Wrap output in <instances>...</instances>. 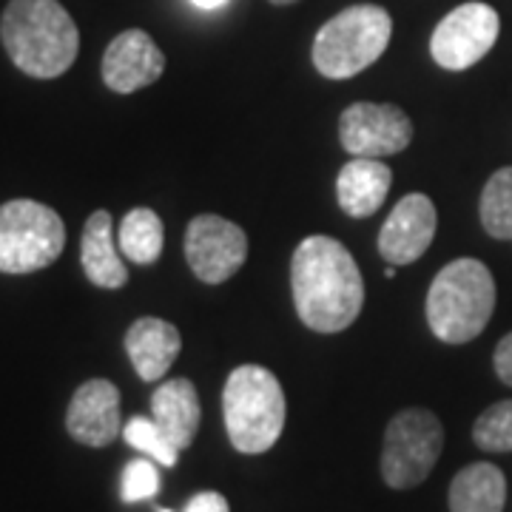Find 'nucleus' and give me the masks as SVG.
Instances as JSON below:
<instances>
[{"instance_id":"obj_1","label":"nucleus","mask_w":512,"mask_h":512,"mask_svg":"<svg viewBox=\"0 0 512 512\" xmlns=\"http://www.w3.org/2000/svg\"><path fill=\"white\" fill-rule=\"evenodd\" d=\"M291 291L299 319L316 333L348 330L365 305L356 259L339 239L313 234L293 251Z\"/></svg>"},{"instance_id":"obj_2","label":"nucleus","mask_w":512,"mask_h":512,"mask_svg":"<svg viewBox=\"0 0 512 512\" xmlns=\"http://www.w3.org/2000/svg\"><path fill=\"white\" fill-rule=\"evenodd\" d=\"M0 40L20 72L55 80L72 69L80 32L60 0H9L0 18Z\"/></svg>"},{"instance_id":"obj_3","label":"nucleus","mask_w":512,"mask_h":512,"mask_svg":"<svg viewBox=\"0 0 512 512\" xmlns=\"http://www.w3.org/2000/svg\"><path fill=\"white\" fill-rule=\"evenodd\" d=\"M495 311V279L478 259L461 256L444 265L427 291V325L444 345L481 336Z\"/></svg>"},{"instance_id":"obj_4","label":"nucleus","mask_w":512,"mask_h":512,"mask_svg":"<svg viewBox=\"0 0 512 512\" xmlns=\"http://www.w3.org/2000/svg\"><path fill=\"white\" fill-rule=\"evenodd\" d=\"M285 393L268 367L242 365L231 370L222 390V416L231 444L245 456L274 447L285 430Z\"/></svg>"},{"instance_id":"obj_5","label":"nucleus","mask_w":512,"mask_h":512,"mask_svg":"<svg viewBox=\"0 0 512 512\" xmlns=\"http://www.w3.org/2000/svg\"><path fill=\"white\" fill-rule=\"evenodd\" d=\"M393 37V20L376 3H359L330 18L313 40V66L322 77L350 80L373 66Z\"/></svg>"},{"instance_id":"obj_6","label":"nucleus","mask_w":512,"mask_h":512,"mask_svg":"<svg viewBox=\"0 0 512 512\" xmlns=\"http://www.w3.org/2000/svg\"><path fill=\"white\" fill-rule=\"evenodd\" d=\"M66 245V225L55 208L35 200L0 205V271L35 274L55 265Z\"/></svg>"},{"instance_id":"obj_7","label":"nucleus","mask_w":512,"mask_h":512,"mask_svg":"<svg viewBox=\"0 0 512 512\" xmlns=\"http://www.w3.org/2000/svg\"><path fill=\"white\" fill-rule=\"evenodd\" d=\"M444 447V427L436 413L410 407L396 413L382 444V478L393 490H413L433 473Z\"/></svg>"},{"instance_id":"obj_8","label":"nucleus","mask_w":512,"mask_h":512,"mask_svg":"<svg viewBox=\"0 0 512 512\" xmlns=\"http://www.w3.org/2000/svg\"><path fill=\"white\" fill-rule=\"evenodd\" d=\"M501 18L487 3L456 6L430 37V55L447 72H464L484 60L498 40Z\"/></svg>"},{"instance_id":"obj_9","label":"nucleus","mask_w":512,"mask_h":512,"mask_svg":"<svg viewBox=\"0 0 512 512\" xmlns=\"http://www.w3.org/2000/svg\"><path fill=\"white\" fill-rule=\"evenodd\" d=\"M185 259L194 276L205 285H222L248 259V234L237 222L200 214L185 231Z\"/></svg>"},{"instance_id":"obj_10","label":"nucleus","mask_w":512,"mask_h":512,"mask_svg":"<svg viewBox=\"0 0 512 512\" xmlns=\"http://www.w3.org/2000/svg\"><path fill=\"white\" fill-rule=\"evenodd\" d=\"M339 140L353 157H393L413 143V120L393 103H353L339 117Z\"/></svg>"},{"instance_id":"obj_11","label":"nucleus","mask_w":512,"mask_h":512,"mask_svg":"<svg viewBox=\"0 0 512 512\" xmlns=\"http://www.w3.org/2000/svg\"><path fill=\"white\" fill-rule=\"evenodd\" d=\"M439 211L427 194H407L396 202L390 217L379 231V254L387 265H410L427 254L436 239Z\"/></svg>"},{"instance_id":"obj_12","label":"nucleus","mask_w":512,"mask_h":512,"mask_svg":"<svg viewBox=\"0 0 512 512\" xmlns=\"http://www.w3.org/2000/svg\"><path fill=\"white\" fill-rule=\"evenodd\" d=\"M165 72V55L143 29H126L103 55V80L111 92L131 94L157 83Z\"/></svg>"},{"instance_id":"obj_13","label":"nucleus","mask_w":512,"mask_h":512,"mask_svg":"<svg viewBox=\"0 0 512 512\" xmlns=\"http://www.w3.org/2000/svg\"><path fill=\"white\" fill-rule=\"evenodd\" d=\"M66 430L86 447H106L120 433V390L109 379L80 384L66 410Z\"/></svg>"},{"instance_id":"obj_14","label":"nucleus","mask_w":512,"mask_h":512,"mask_svg":"<svg viewBox=\"0 0 512 512\" xmlns=\"http://www.w3.org/2000/svg\"><path fill=\"white\" fill-rule=\"evenodd\" d=\"M183 350V336L165 319L143 316L126 333V353L143 382H160Z\"/></svg>"},{"instance_id":"obj_15","label":"nucleus","mask_w":512,"mask_h":512,"mask_svg":"<svg viewBox=\"0 0 512 512\" xmlns=\"http://www.w3.org/2000/svg\"><path fill=\"white\" fill-rule=\"evenodd\" d=\"M390 185H393L390 165L373 157H353L350 163L342 165L336 177V200L345 214L365 220L382 208L390 194Z\"/></svg>"},{"instance_id":"obj_16","label":"nucleus","mask_w":512,"mask_h":512,"mask_svg":"<svg viewBox=\"0 0 512 512\" xmlns=\"http://www.w3.org/2000/svg\"><path fill=\"white\" fill-rule=\"evenodd\" d=\"M151 419L160 424L168 441L183 453L188 450L202 421L200 393L188 379H168L151 396Z\"/></svg>"},{"instance_id":"obj_17","label":"nucleus","mask_w":512,"mask_h":512,"mask_svg":"<svg viewBox=\"0 0 512 512\" xmlns=\"http://www.w3.org/2000/svg\"><path fill=\"white\" fill-rule=\"evenodd\" d=\"M80 262L89 282L106 291H117L128 282L123 256L114 248V222L109 211H94L86 220L83 239H80Z\"/></svg>"},{"instance_id":"obj_18","label":"nucleus","mask_w":512,"mask_h":512,"mask_svg":"<svg viewBox=\"0 0 512 512\" xmlns=\"http://www.w3.org/2000/svg\"><path fill=\"white\" fill-rule=\"evenodd\" d=\"M507 478L490 461L467 464L450 484V512H504Z\"/></svg>"},{"instance_id":"obj_19","label":"nucleus","mask_w":512,"mask_h":512,"mask_svg":"<svg viewBox=\"0 0 512 512\" xmlns=\"http://www.w3.org/2000/svg\"><path fill=\"white\" fill-rule=\"evenodd\" d=\"M165 228L157 211L151 208H134L128 211L126 220L120 222V251L126 259L137 265H151L163 254Z\"/></svg>"},{"instance_id":"obj_20","label":"nucleus","mask_w":512,"mask_h":512,"mask_svg":"<svg viewBox=\"0 0 512 512\" xmlns=\"http://www.w3.org/2000/svg\"><path fill=\"white\" fill-rule=\"evenodd\" d=\"M481 225L493 239H512V165L498 168L478 202Z\"/></svg>"},{"instance_id":"obj_21","label":"nucleus","mask_w":512,"mask_h":512,"mask_svg":"<svg viewBox=\"0 0 512 512\" xmlns=\"http://www.w3.org/2000/svg\"><path fill=\"white\" fill-rule=\"evenodd\" d=\"M123 439H126L128 447L140 450L143 456L154 458L163 467H174L180 458V450L168 441V436L160 430V424L154 419H146V416H134L128 421L123 427Z\"/></svg>"},{"instance_id":"obj_22","label":"nucleus","mask_w":512,"mask_h":512,"mask_svg":"<svg viewBox=\"0 0 512 512\" xmlns=\"http://www.w3.org/2000/svg\"><path fill=\"white\" fill-rule=\"evenodd\" d=\"M473 441L487 453L512 450V399L487 407L473 424Z\"/></svg>"},{"instance_id":"obj_23","label":"nucleus","mask_w":512,"mask_h":512,"mask_svg":"<svg viewBox=\"0 0 512 512\" xmlns=\"http://www.w3.org/2000/svg\"><path fill=\"white\" fill-rule=\"evenodd\" d=\"M160 490V473L154 467V458H137V461H128L126 470H123V481H120V498L126 504L134 501H146L154 498Z\"/></svg>"},{"instance_id":"obj_24","label":"nucleus","mask_w":512,"mask_h":512,"mask_svg":"<svg viewBox=\"0 0 512 512\" xmlns=\"http://www.w3.org/2000/svg\"><path fill=\"white\" fill-rule=\"evenodd\" d=\"M185 512H231L225 495L214 493V490H205V493H197L188 504H185Z\"/></svg>"},{"instance_id":"obj_25","label":"nucleus","mask_w":512,"mask_h":512,"mask_svg":"<svg viewBox=\"0 0 512 512\" xmlns=\"http://www.w3.org/2000/svg\"><path fill=\"white\" fill-rule=\"evenodd\" d=\"M493 365L495 373H498V379L512 387V333H507V336L498 342V348H495L493 353Z\"/></svg>"},{"instance_id":"obj_26","label":"nucleus","mask_w":512,"mask_h":512,"mask_svg":"<svg viewBox=\"0 0 512 512\" xmlns=\"http://www.w3.org/2000/svg\"><path fill=\"white\" fill-rule=\"evenodd\" d=\"M197 9H220V6H225L228 0H191Z\"/></svg>"},{"instance_id":"obj_27","label":"nucleus","mask_w":512,"mask_h":512,"mask_svg":"<svg viewBox=\"0 0 512 512\" xmlns=\"http://www.w3.org/2000/svg\"><path fill=\"white\" fill-rule=\"evenodd\" d=\"M384 276L393 279V276H396V265H387V268H384Z\"/></svg>"},{"instance_id":"obj_28","label":"nucleus","mask_w":512,"mask_h":512,"mask_svg":"<svg viewBox=\"0 0 512 512\" xmlns=\"http://www.w3.org/2000/svg\"><path fill=\"white\" fill-rule=\"evenodd\" d=\"M271 3H276V6H288V3H296V0H271Z\"/></svg>"},{"instance_id":"obj_29","label":"nucleus","mask_w":512,"mask_h":512,"mask_svg":"<svg viewBox=\"0 0 512 512\" xmlns=\"http://www.w3.org/2000/svg\"><path fill=\"white\" fill-rule=\"evenodd\" d=\"M160 512H171V510H160Z\"/></svg>"}]
</instances>
